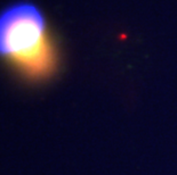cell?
<instances>
[{
    "mask_svg": "<svg viewBox=\"0 0 177 175\" xmlns=\"http://www.w3.org/2000/svg\"><path fill=\"white\" fill-rule=\"evenodd\" d=\"M0 57L30 77L48 75L55 52L42 11L31 2H16L0 13Z\"/></svg>",
    "mask_w": 177,
    "mask_h": 175,
    "instance_id": "1",
    "label": "cell"
}]
</instances>
